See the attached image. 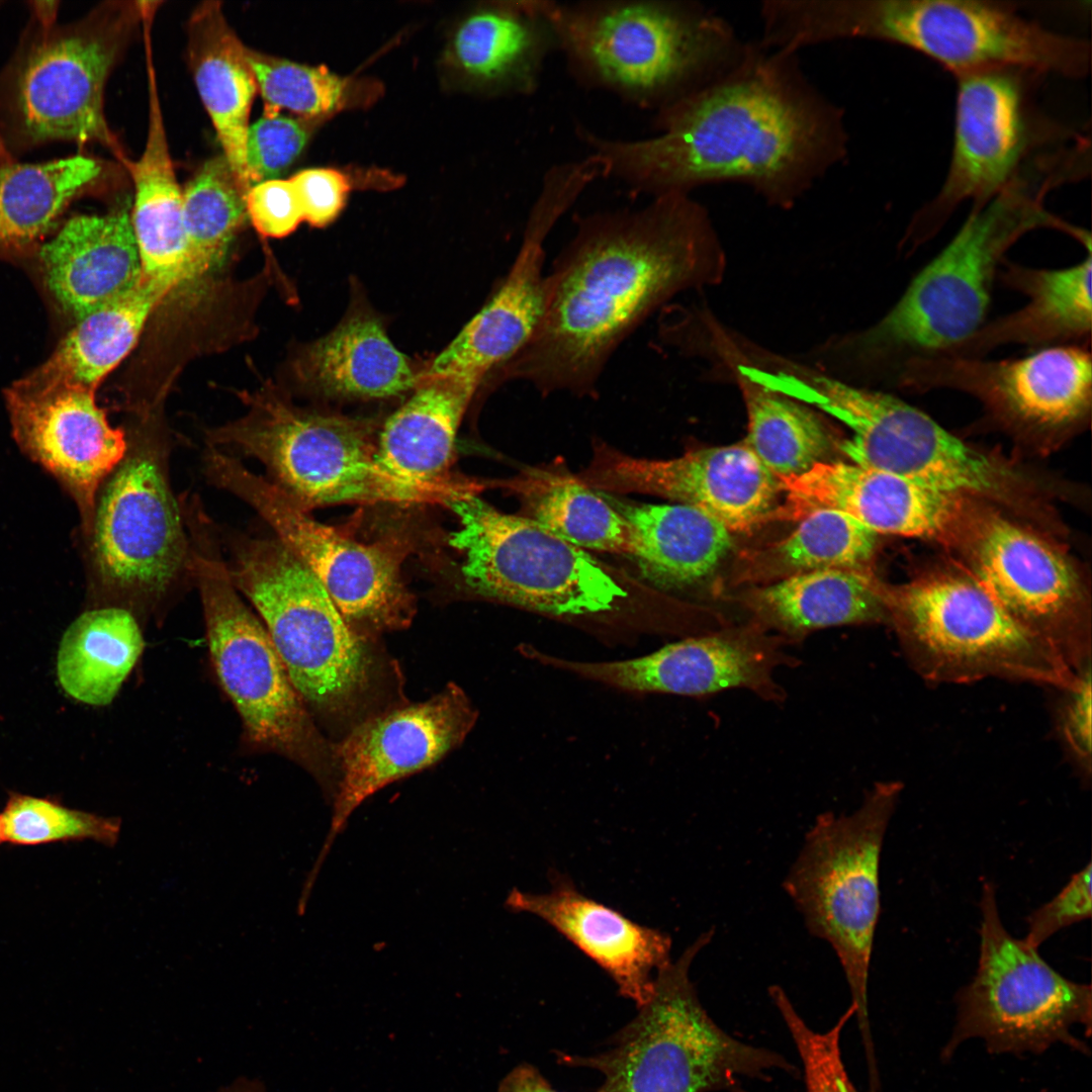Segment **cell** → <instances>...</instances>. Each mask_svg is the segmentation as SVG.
<instances>
[{
    "label": "cell",
    "mask_w": 1092,
    "mask_h": 1092,
    "mask_svg": "<svg viewBox=\"0 0 1092 1092\" xmlns=\"http://www.w3.org/2000/svg\"><path fill=\"white\" fill-rule=\"evenodd\" d=\"M99 160L74 155L0 167V256L37 246L70 204L102 178Z\"/></svg>",
    "instance_id": "obj_37"
},
{
    "label": "cell",
    "mask_w": 1092,
    "mask_h": 1092,
    "mask_svg": "<svg viewBox=\"0 0 1092 1092\" xmlns=\"http://www.w3.org/2000/svg\"><path fill=\"white\" fill-rule=\"evenodd\" d=\"M556 221L530 210L518 254L498 289L422 371L483 382L531 340L545 307V240Z\"/></svg>",
    "instance_id": "obj_27"
},
{
    "label": "cell",
    "mask_w": 1092,
    "mask_h": 1092,
    "mask_svg": "<svg viewBox=\"0 0 1092 1092\" xmlns=\"http://www.w3.org/2000/svg\"><path fill=\"white\" fill-rule=\"evenodd\" d=\"M149 75V127L146 146L136 161L121 162L134 185L130 212L142 277L169 291L190 280L184 225L183 192L176 179L158 99L152 62Z\"/></svg>",
    "instance_id": "obj_32"
},
{
    "label": "cell",
    "mask_w": 1092,
    "mask_h": 1092,
    "mask_svg": "<svg viewBox=\"0 0 1092 1092\" xmlns=\"http://www.w3.org/2000/svg\"><path fill=\"white\" fill-rule=\"evenodd\" d=\"M523 498L528 518L587 551L630 555L631 530L602 493L578 477L527 470L509 484Z\"/></svg>",
    "instance_id": "obj_41"
},
{
    "label": "cell",
    "mask_w": 1092,
    "mask_h": 1092,
    "mask_svg": "<svg viewBox=\"0 0 1092 1092\" xmlns=\"http://www.w3.org/2000/svg\"><path fill=\"white\" fill-rule=\"evenodd\" d=\"M43 278L75 320L133 289L142 278L128 203L103 214H76L40 249Z\"/></svg>",
    "instance_id": "obj_29"
},
{
    "label": "cell",
    "mask_w": 1092,
    "mask_h": 1092,
    "mask_svg": "<svg viewBox=\"0 0 1092 1092\" xmlns=\"http://www.w3.org/2000/svg\"><path fill=\"white\" fill-rule=\"evenodd\" d=\"M190 530V574L202 601L210 658L246 736L258 747L304 758L314 730L271 638L233 584L206 524Z\"/></svg>",
    "instance_id": "obj_16"
},
{
    "label": "cell",
    "mask_w": 1092,
    "mask_h": 1092,
    "mask_svg": "<svg viewBox=\"0 0 1092 1092\" xmlns=\"http://www.w3.org/2000/svg\"><path fill=\"white\" fill-rule=\"evenodd\" d=\"M458 519L449 543L475 595L553 616L612 610L626 589L587 551L536 521L468 492L446 503Z\"/></svg>",
    "instance_id": "obj_13"
},
{
    "label": "cell",
    "mask_w": 1092,
    "mask_h": 1092,
    "mask_svg": "<svg viewBox=\"0 0 1092 1092\" xmlns=\"http://www.w3.org/2000/svg\"><path fill=\"white\" fill-rule=\"evenodd\" d=\"M187 56L200 99L215 128L230 167L246 194L249 116L258 92L247 50L229 25L218 1H205L187 27Z\"/></svg>",
    "instance_id": "obj_35"
},
{
    "label": "cell",
    "mask_w": 1092,
    "mask_h": 1092,
    "mask_svg": "<svg viewBox=\"0 0 1092 1092\" xmlns=\"http://www.w3.org/2000/svg\"><path fill=\"white\" fill-rule=\"evenodd\" d=\"M1000 281L1024 294L1021 308L984 324L970 338L940 355L984 358L1005 345L1036 348L1090 346L1092 255L1063 269H1040L1003 262Z\"/></svg>",
    "instance_id": "obj_30"
},
{
    "label": "cell",
    "mask_w": 1092,
    "mask_h": 1092,
    "mask_svg": "<svg viewBox=\"0 0 1092 1092\" xmlns=\"http://www.w3.org/2000/svg\"><path fill=\"white\" fill-rule=\"evenodd\" d=\"M247 213L255 229L269 238H284L303 221L290 181L271 179L254 185L247 194Z\"/></svg>",
    "instance_id": "obj_49"
},
{
    "label": "cell",
    "mask_w": 1092,
    "mask_h": 1092,
    "mask_svg": "<svg viewBox=\"0 0 1092 1092\" xmlns=\"http://www.w3.org/2000/svg\"><path fill=\"white\" fill-rule=\"evenodd\" d=\"M788 641L748 622L692 635L644 656L615 661H572L541 653L527 655L584 678L629 692L703 697L744 689L766 702L783 703L787 693L775 672L800 659Z\"/></svg>",
    "instance_id": "obj_19"
},
{
    "label": "cell",
    "mask_w": 1092,
    "mask_h": 1092,
    "mask_svg": "<svg viewBox=\"0 0 1092 1092\" xmlns=\"http://www.w3.org/2000/svg\"><path fill=\"white\" fill-rule=\"evenodd\" d=\"M210 481L251 506L315 575L346 621L376 629L405 628L414 599L401 576L407 548L398 541L362 543L314 520L282 489L243 463L208 446Z\"/></svg>",
    "instance_id": "obj_15"
},
{
    "label": "cell",
    "mask_w": 1092,
    "mask_h": 1092,
    "mask_svg": "<svg viewBox=\"0 0 1092 1092\" xmlns=\"http://www.w3.org/2000/svg\"><path fill=\"white\" fill-rule=\"evenodd\" d=\"M768 994L797 1048L807 1092H858L847 1075L840 1050L841 1031L854 1015L853 1008L849 1006L832 1027L819 1032L807 1025L783 988L770 986Z\"/></svg>",
    "instance_id": "obj_46"
},
{
    "label": "cell",
    "mask_w": 1092,
    "mask_h": 1092,
    "mask_svg": "<svg viewBox=\"0 0 1092 1092\" xmlns=\"http://www.w3.org/2000/svg\"><path fill=\"white\" fill-rule=\"evenodd\" d=\"M894 380L916 390L967 391L1017 423L1060 428L1089 412L1092 361L1084 345L1041 348L1004 360L935 355L909 361Z\"/></svg>",
    "instance_id": "obj_21"
},
{
    "label": "cell",
    "mask_w": 1092,
    "mask_h": 1092,
    "mask_svg": "<svg viewBox=\"0 0 1092 1092\" xmlns=\"http://www.w3.org/2000/svg\"><path fill=\"white\" fill-rule=\"evenodd\" d=\"M211 1092H268V1090L260 1079L240 1076Z\"/></svg>",
    "instance_id": "obj_54"
},
{
    "label": "cell",
    "mask_w": 1092,
    "mask_h": 1092,
    "mask_svg": "<svg viewBox=\"0 0 1092 1092\" xmlns=\"http://www.w3.org/2000/svg\"><path fill=\"white\" fill-rule=\"evenodd\" d=\"M1092 864L1077 872L1069 883L1049 902L1027 917V934L1024 941L1038 946L1058 931L1091 917Z\"/></svg>",
    "instance_id": "obj_48"
},
{
    "label": "cell",
    "mask_w": 1092,
    "mask_h": 1092,
    "mask_svg": "<svg viewBox=\"0 0 1092 1092\" xmlns=\"http://www.w3.org/2000/svg\"><path fill=\"white\" fill-rule=\"evenodd\" d=\"M0 5H1V2H0Z\"/></svg>",
    "instance_id": "obj_57"
},
{
    "label": "cell",
    "mask_w": 1092,
    "mask_h": 1092,
    "mask_svg": "<svg viewBox=\"0 0 1092 1092\" xmlns=\"http://www.w3.org/2000/svg\"><path fill=\"white\" fill-rule=\"evenodd\" d=\"M144 648L132 614L104 607L80 615L65 631L57 655V676L74 700L105 706L112 702Z\"/></svg>",
    "instance_id": "obj_39"
},
{
    "label": "cell",
    "mask_w": 1092,
    "mask_h": 1092,
    "mask_svg": "<svg viewBox=\"0 0 1092 1092\" xmlns=\"http://www.w3.org/2000/svg\"><path fill=\"white\" fill-rule=\"evenodd\" d=\"M993 69L959 76L950 163L938 193L911 219L906 253L933 238L953 211L980 208L1023 168L1035 146L1023 74Z\"/></svg>",
    "instance_id": "obj_18"
},
{
    "label": "cell",
    "mask_w": 1092,
    "mask_h": 1092,
    "mask_svg": "<svg viewBox=\"0 0 1092 1092\" xmlns=\"http://www.w3.org/2000/svg\"><path fill=\"white\" fill-rule=\"evenodd\" d=\"M6 399L16 442L66 486L91 531L97 490L128 448L123 430L80 386L25 378Z\"/></svg>",
    "instance_id": "obj_24"
},
{
    "label": "cell",
    "mask_w": 1092,
    "mask_h": 1092,
    "mask_svg": "<svg viewBox=\"0 0 1092 1092\" xmlns=\"http://www.w3.org/2000/svg\"><path fill=\"white\" fill-rule=\"evenodd\" d=\"M169 292L142 277L127 293L77 318L51 357L27 378L95 391L134 347L149 315Z\"/></svg>",
    "instance_id": "obj_38"
},
{
    "label": "cell",
    "mask_w": 1092,
    "mask_h": 1092,
    "mask_svg": "<svg viewBox=\"0 0 1092 1092\" xmlns=\"http://www.w3.org/2000/svg\"><path fill=\"white\" fill-rule=\"evenodd\" d=\"M566 69L580 86L657 112L720 78L744 41L691 0H548Z\"/></svg>",
    "instance_id": "obj_4"
},
{
    "label": "cell",
    "mask_w": 1092,
    "mask_h": 1092,
    "mask_svg": "<svg viewBox=\"0 0 1092 1092\" xmlns=\"http://www.w3.org/2000/svg\"><path fill=\"white\" fill-rule=\"evenodd\" d=\"M93 550L103 583L153 601L190 574V540L167 474L165 445L134 440L95 509Z\"/></svg>",
    "instance_id": "obj_17"
},
{
    "label": "cell",
    "mask_w": 1092,
    "mask_h": 1092,
    "mask_svg": "<svg viewBox=\"0 0 1092 1092\" xmlns=\"http://www.w3.org/2000/svg\"><path fill=\"white\" fill-rule=\"evenodd\" d=\"M497 1092H559L537 1068L523 1063L514 1068L500 1082Z\"/></svg>",
    "instance_id": "obj_52"
},
{
    "label": "cell",
    "mask_w": 1092,
    "mask_h": 1092,
    "mask_svg": "<svg viewBox=\"0 0 1092 1092\" xmlns=\"http://www.w3.org/2000/svg\"><path fill=\"white\" fill-rule=\"evenodd\" d=\"M4 843L12 846H39L92 840L113 846L121 821L70 808L59 799L18 792L8 794L0 814Z\"/></svg>",
    "instance_id": "obj_45"
},
{
    "label": "cell",
    "mask_w": 1092,
    "mask_h": 1092,
    "mask_svg": "<svg viewBox=\"0 0 1092 1092\" xmlns=\"http://www.w3.org/2000/svg\"><path fill=\"white\" fill-rule=\"evenodd\" d=\"M129 16L104 3L66 24L29 17L0 70V135L14 159L55 142L95 143L119 162L126 157L108 126L104 91Z\"/></svg>",
    "instance_id": "obj_7"
},
{
    "label": "cell",
    "mask_w": 1092,
    "mask_h": 1092,
    "mask_svg": "<svg viewBox=\"0 0 1092 1092\" xmlns=\"http://www.w3.org/2000/svg\"><path fill=\"white\" fill-rule=\"evenodd\" d=\"M790 50L851 38L916 51L954 74L993 69L1083 77L1090 43L1046 29L1011 3L974 0H782L774 12Z\"/></svg>",
    "instance_id": "obj_5"
},
{
    "label": "cell",
    "mask_w": 1092,
    "mask_h": 1092,
    "mask_svg": "<svg viewBox=\"0 0 1092 1092\" xmlns=\"http://www.w3.org/2000/svg\"><path fill=\"white\" fill-rule=\"evenodd\" d=\"M239 396L247 413L208 430V445L256 458L269 480L307 511L342 503L446 505L467 491L463 481L423 486L391 475L361 421L301 410L267 385Z\"/></svg>",
    "instance_id": "obj_8"
},
{
    "label": "cell",
    "mask_w": 1092,
    "mask_h": 1092,
    "mask_svg": "<svg viewBox=\"0 0 1092 1092\" xmlns=\"http://www.w3.org/2000/svg\"><path fill=\"white\" fill-rule=\"evenodd\" d=\"M721 245L691 194L578 217L545 279V307L527 345L494 372L543 393H589L620 345L687 289L719 282Z\"/></svg>",
    "instance_id": "obj_2"
},
{
    "label": "cell",
    "mask_w": 1092,
    "mask_h": 1092,
    "mask_svg": "<svg viewBox=\"0 0 1092 1092\" xmlns=\"http://www.w3.org/2000/svg\"><path fill=\"white\" fill-rule=\"evenodd\" d=\"M902 790L898 781L879 782L851 813L818 815L783 882L808 932L838 959L868 1066L876 1063L868 982L881 908L880 861Z\"/></svg>",
    "instance_id": "obj_9"
},
{
    "label": "cell",
    "mask_w": 1092,
    "mask_h": 1092,
    "mask_svg": "<svg viewBox=\"0 0 1092 1092\" xmlns=\"http://www.w3.org/2000/svg\"><path fill=\"white\" fill-rule=\"evenodd\" d=\"M2 843H4V836H3L2 823H1V817H0V845Z\"/></svg>",
    "instance_id": "obj_56"
},
{
    "label": "cell",
    "mask_w": 1092,
    "mask_h": 1092,
    "mask_svg": "<svg viewBox=\"0 0 1092 1092\" xmlns=\"http://www.w3.org/2000/svg\"><path fill=\"white\" fill-rule=\"evenodd\" d=\"M980 953L973 980L957 996V1021L942 1050L980 1038L992 1054H1040L1055 1043L1087 1053L1073 1028L1091 1031L1092 988L1067 979L1024 939L1003 925L996 890L985 882L980 900Z\"/></svg>",
    "instance_id": "obj_12"
},
{
    "label": "cell",
    "mask_w": 1092,
    "mask_h": 1092,
    "mask_svg": "<svg viewBox=\"0 0 1092 1092\" xmlns=\"http://www.w3.org/2000/svg\"><path fill=\"white\" fill-rule=\"evenodd\" d=\"M454 67L476 88L508 96L534 94L547 59L558 51L548 0L483 4L456 27Z\"/></svg>",
    "instance_id": "obj_28"
},
{
    "label": "cell",
    "mask_w": 1092,
    "mask_h": 1092,
    "mask_svg": "<svg viewBox=\"0 0 1092 1092\" xmlns=\"http://www.w3.org/2000/svg\"><path fill=\"white\" fill-rule=\"evenodd\" d=\"M779 480L786 503L776 517L802 519L814 510L831 509L878 535L934 537L946 530L957 510L956 496L852 462L824 461Z\"/></svg>",
    "instance_id": "obj_25"
},
{
    "label": "cell",
    "mask_w": 1092,
    "mask_h": 1092,
    "mask_svg": "<svg viewBox=\"0 0 1092 1092\" xmlns=\"http://www.w3.org/2000/svg\"><path fill=\"white\" fill-rule=\"evenodd\" d=\"M13 160H15V159L7 151L5 145H4L3 141H2V138L0 135V167L7 164V163H9V162H11V161H13Z\"/></svg>",
    "instance_id": "obj_55"
},
{
    "label": "cell",
    "mask_w": 1092,
    "mask_h": 1092,
    "mask_svg": "<svg viewBox=\"0 0 1092 1092\" xmlns=\"http://www.w3.org/2000/svg\"><path fill=\"white\" fill-rule=\"evenodd\" d=\"M1091 665L1078 672L1077 684L1063 691L1060 732L1078 768L1091 774Z\"/></svg>",
    "instance_id": "obj_51"
},
{
    "label": "cell",
    "mask_w": 1092,
    "mask_h": 1092,
    "mask_svg": "<svg viewBox=\"0 0 1092 1092\" xmlns=\"http://www.w3.org/2000/svg\"><path fill=\"white\" fill-rule=\"evenodd\" d=\"M308 128L297 118L264 114L249 125L246 164L251 188L277 179L299 157L308 140Z\"/></svg>",
    "instance_id": "obj_47"
},
{
    "label": "cell",
    "mask_w": 1092,
    "mask_h": 1092,
    "mask_svg": "<svg viewBox=\"0 0 1092 1092\" xmlns=\"http://www.w3.org/2000/svg\"><path fill=\"white\" fill-rule=\"evenodd\" d=\"M247 194L223 155L206 161L183 191L190 280L217 268L248 217Z\"/></svg>",
    "instance_id": "obj_43"
},
{
    "label": "cell",
    "mask_w": 1092,
    "mask_h": 1092,
    "mask_svg": "<svg viewBox=\"0 0 1092 1092\" xmlns=\"http://www.w3.org/2000/svg\"><path fill=\"white\" fill-rule=\"evenodd\" d=\"M713 933L703 932L657 972L651 996L607 1051L559 1061L599 1071L604 1082L596 1092H738L745 1079L795 1072L779 1053L724 1031L702 1005L690 968Z\"/></svg>",
    "instance_id": "obj_6"
},
{
    "label": "cell",
    "mask_w": 1092,
    "mask_h": 1092,
    "mask_svg": "<svg viewBox=\"0 0 1092 1092\" xmlns=\"http://www.w3.org/2000/svg\"><path fill=\"white\" fill-rule=\"evenodd\" d=\"M226 548L229 576L260 615L301 699L325 711L347 707L371 662L320 580L276 537L232 534Z\"/></svg>",
    "instance_id": "obj_11"
},
{
    "label": "cell",
    "mask_w": 1092,
    "mask_h": 1092,
    "mask_svg": "<svg viewBox=\"0 0 1092 1092\" xmlns=\"http://www.w3.org/2000/svg\"><path fill=\"white\" fill-rule=\"evenodd\" d=\"M884 596L907 660L929 682L998 677L1065 691L1078 681L1059 652L978 580L934 577L884 586Z\"/></svg>",
    "instance_id": "obj_10"
},
{
    "label": "cell",
    "mask_w": 1092,
    "mask_h": 1092,
    "mask_svg": "<svg viewBox=\"0 0 1092 1092\" xmlns=\"http://www.w3.org/2000/svg\"><path fill=\"white\" fill-rule=\"evenodd\" d=\"M290 181L303 220L315 228H325L338 217L350 190L348 178L335 169H305L293 175Z\"/></svg>",
    "instance_id": "obj_50"
},
{
    "label": "cell",
    "mask_w": 1092,
    "mask_h": 1092,
    "mask_svg": "<svg viewBox=\"0 0 1092 1092\" xmlns=\"http://www.w3.org/2000/svg\"><path fill=\"white\" fill-rule=\"evenodd\" d=\"M264 114L285 109L301 118L331 115L354 100V81L332 73L325 66L311 67L247 50Z\"/></svg>",
    "instance_id": "obj_44"
},
{
    "label": "cell",
    "mask_w": 1092,
    "mask_h": 1092,
    "mask_svg": "<svg viewBox=\"0 0 1092 1092\" xmlns=\"http://www.w3.org/2000/svg\"><path fill=\"white\" fill-rule=\"evenodd\" d=\"M293 369L311 390L352 399L399 396L418 385L423 371L392 344L380 320L364 310L303 348Z\"/></svg>",
    "instance_id": "obj_33"
},
{
    "label": "cell",
    "mask_w": 1092,
    "mask_h": 1092,
    "mask_svg": "<svg viewBox=\"0 0 1092 1092\" xmlns=\"http://www.w3.org/2000/svg\"><path fill=\"white\" fill-rule=\"evenodd\" d=\"M477 713L451 682L430 700L368 719L339 745L341 778L330 830L302 891L310 894L322 864L351 814L385 786L437 762L459 745Z\"/></svg>",
    "instance_id": "obj_20"
},
{
    "label": "cell",
    "mask_w": 1092,
    "mask_h": 1092,
    "mask_svg": "<svg viewBox=\"0 0 1092 1092\" xmlns=\"http://www.w3.org/2000/svg\"><path fill=\"white\" fill-rule=\"evenodd\" d=\"M1058 186L1046 171L1028 166L967 219L947 245L912 279L896 304L874 326L843 341L860 372L897 376L917 358L953 349L984 324L993 283L1008 250L1042 229L1078 243L1085 231L1044 207Z\"/></svg>",
    "instance_id": "obj_3"
},
{
    "label": "cell",
    "mask_w": 1092,
    "mask_h": 1092,
    "mask_svg": "<svg viewBox=\"0 0 1092 1092\" xmlns=\"http://www.w3.org/2000/svg\"><path fill=\"white\" fill-rule=\"evenodd\" d=\"M978 581L1018 621L1044 639L1078 673L1091 665L1092 637L1071 564L1037 536L1003 519L983 527Z\"/></svg>",
    "instance_id": "obj_23"
},
{
    "label": "cell",
    "mask_w": 1092,
    "mask_h": 1092,
    "mask_svg": "<svg viewBox=\"0 0 1092 1092\" xmlns=\"http://www.w3.org/2000/svg\"><path fill=\"white\" fill-rule=\"evenodd\" d=\"M878 534L851 516L818 509L801 519L786 538L751 558V580H779L824 569L864 571L877 548Z\"/></svg>",
    "instance_id": "obj_42"
},
{
    "label": "cell",
    "mask_w": 1092,
    "mask_h": 1092,
    "mask_svg": "<svg viewBox=\"0 0 1092 1092\" xmlns=\"http://www.w3.org/2000/svg\"><path fill=\"white\" fill-rule=\"evenodd\" d=\"M600 492L628 523L629 556L641 575L658 588L679 589L702 581L732 546L731 532L697 508L629 503Z\"/></svg>",
    "instance_id": "obj_36"
},
{
    "label": "cell",
    "mask_w": 1092,
    "mask_h": 1092,
    "mask_svg": "<svg viewBox=\"0 0 1092 1092\" xmlns=\"http://www.w3.org/2000/svg\"><path fill=\"white\" fill-rule=\"evenodd\" d=\"M27 4L30 12V18L36 20L41 24H53L57 22L59 2L29 1Z\"/></svg>",
    "instance_id": "obj_53"
},
{
    "label": "cell",
    "mask_w": 1092,
    "mask_h": 1092,
    "mask_svg": "<svg viewBox=\"0 0 1092 1092\" xmlns=\"http://www.w3.org/2000/svg\"><path fill=\"white\" fill-rule=\"evenodd\" d=\"M510 910L536 916L604 970L619 993L639 1007L652 994L657 972L670 960L671 938L581 893L556 876L547 893L513 889Z\"/></svg>",
    "instance_id": "obj_26"
},
{
    "label": "cell",
    "mask_w": 1092,
    "mask_h": 1092,
    "mask_svg": "<svg viewBox=\"0 0 1092 1092\" xmlns=\"http://www.w3.org/2000/svg\"><path fill=\"white\" fill-rule=\"evenodd\" d=\"M656 135L575 134L598 157L603 178L650 198L737 183L767 204L792 207L843 162L849 134L841 106L802 70L798 53L747 42L717 80L654 113Z\"/></svg>",
    "instance_id": "obj_1"
},
{
    "label": "cell",
    "mask_w": 1092,
    "mask_h": 1092,
    "mask_svg": "<svg viewBox=\"0 0 1092 1092\" xmlns=\"http://www.w3.org/2000/svg\"><path fill=\"white\" fill-rule=\"evenodd\" d=\"M883 586L866 571L824 569L753 587L740 602L750 623L792 646L824 628L889 623Z\"/></svg>",
    "instance_id": "obj_31"
},
{
    "label": "cell",
    "mask_w": 1092,
    "mask_h": 1092,
    "mask_svg": "<svg viewBox=\"0 0 1092 1092\" xmlns=\"http://www.w3.org/2000/svg\"><path fill=\"white\" fill-rule=\"evenodd\" d=\"M482 384L461 375L421 377L412 395L384 423L376 458L391 475L423 486L455 483L447 476L462 418Z\"/></svg>",
    "instance_id": "obj_34"
},
{
    "label": "cell",
    "mask_w": 1092,
    "mask_h": 1092,
    "mask_svg": "<svg viewBox=\"0 0 1092 1092\" xmlns=\"http://www.w3.org/2000/svg\"><path fill=\"white\" fill-rule=\"evenodd\" d=\"M578 478L606 493H648L697 508L730 532L750 531L771 517L782 491L779 478L743 442L664 460L602 447Z\"/></svg>",
    "instance_id": "obj_22"
},
{
    "label": "cell",
    "mask_w": 1092,
    "mask_h": 1092,
    "mask_svg": "<svg viewBox=\"0 0 1092 1092\" xmlns=\"http://www.w3.org/2000/svg\"><path fill=\"white\" fill-rule=\"evenodd\" d=\"M790 394L842 422L841 451L852 463L957 496L1002 495L1010 473L924 412L883 391L857 387L806 365L794 368Z\"/></svg>",
    "instance_id": "obj_14"
},
{
    "label": "cell",
    "mask_w": 1092,
    "mask_h": 1092,
    "mask_svg": "<svg viewBox=\"0 0 1092 1092\" xmlns=\"http://www.w3.org/2000/svg\"><path fill=\"white\" fill-rule=\"evenodd\" d=\"M722 366L737 383L745 403L748 426L742 442L777 478L801 475L825 461L833 437L815 411L735 366Z\"/></svg>",
    "instance_id": "obj_40"
}]
</instances>
